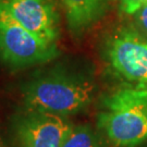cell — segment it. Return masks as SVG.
I'll use <instances>...</instances> for the list:
<instances>
[{
    "instance_id": "1",
    "label": "cell",
    "mask_w": 147,
    "mask_h": 147,
    "mask_svg": "<svg viewBox=\"0 0 147 147\" xmlns=\"http://www.w3.org/2000/svg\"><path fill=\"white\" fill-rule=\"evenodd\" d=\"M96 92L92 74L62 63L37 71L21 86L24 109L63 117L86 110Z\"/></svg>"
},
{
    "instance_id": "2",
    "label": "cell",
    "mask_w": 147,
    "mask_h": 147,
    "mask_svg": "<svg viewBox=\"0 0 147 147\" xmlns=\"http://www.w3.org/2000/svg\"><path fill=\"white\" fill-rule=\"evenodd\" d=\"M97 127L116 147H138L147 141V85L120 87L101 98Z\"/></svg>"
},
{
    "instance_id": "3",
    "label": "cell",
    "mask_w": 147,
    "mask_h": 147,
    "mask_svg": "<svg viewBox=\"0 0 147 147\" xmlns=\"http://www.w3.org/2000/svg\"><path fill=\"white\" fill-rule=\"evenodd\" d=\"M58 56L56 44L47 42L22 26L0 5V63L21 70L50 62Z\"/></svg>"
},
{
    "instance_id": "4",
    "label": "cell",
    "mask_w": 147,
    "mask_h": 147,
    "mask_svg": "<svg viewBox=\"0 0 147 147\" xmlns=\"http://www.w3.org/2000/svg\"><path fill=\"white\" fill-rule=\"evenodd\" d=\"M102 58L111 72L132 85H147V39L131 25L109 33L101 46Z\"/></svg>"
},
{
    "instance_id": "5",
    "label": "cell",
    "mask_w": 147,
    "mask_h": 147,
    "mask_svg": "<svg viewBox=\"0 0 147 147\" xmlns=\"http://www.w3.org/2000/svg\"><path fill=\"white\" fill-rule=\"evenodd\" d=\"M72 127L68 117L24 108L13 118L12 123L19 147H62Z\"/></svg>"
},
{
    "instance_id": "6",
    "label": "cell",
    "mask_w": 147,
    "mask_h": 147,
    "mask_svg": "<svg viewBox=\"0 0 147 147\" xmlns=\"http://www.w3.org/2000/svg\"><path fill=\"white\" fill-rule=\"evenodd\" d=\"M0 5L33 34L47 42H57L61 19L55 0H0Z\"/></svg>"
},
{
    "instance_id": "7",
    "label": "cell",
    "mask_w": 147,
    "mask_h": 147,
    "mask_svg": "<svg viewBox=\"0 0 147 147\" xmlns=\"http://www.w3.org/2000/svg\"><path fill=\"white\" fill-rule=\"evenodd\" d=\"M64 9L69 31L75 37L100 21L109 9L111 0H60Z\"/></svg>"
},
{
    "instance_id": "8",
    "label": "cell",
    "mask_w": 147,
    "mask_h": 147,
    "mask_svg": "<svg viewBox=\"0 0 147 147\" xmlns=\"http://www.w3.org/2000/svg\"><path fill=\"white\" fill-rule=\"evenodd\" d=\"M62 147H101V137L88 124L73 125Z\"/></svg>"
},
{
    "instance_id": "9",
    "label": "cell",
    "mask_w": 147,
    "mask_h": 147,
    "mask_svg": "<svg viewBox=\"0 0 147 147\" xmlns=\"http://www.w3.org/2000/svg\"><path fill=\"white\" fill-rule=\"evenodd\" d=\"M120 10L125 14H134L143 5H147V0H118Z\"/></svg>"
},
{
    "instance_id": "10",
    "label": "cell",
    "mask_w": 147,
    "mask_h": 147,
    "mask_svg": "<svg viewBox=\"0 0 147 147\" xmlns=\"http://www.w3.org/2000/svg\"><path fill=\"white\" fill-rule=\"evenodd\" d=\"M133 16H134V22L136 24L137 28L147 35V5H143Z\"/></svg>"
}]
</instances>
